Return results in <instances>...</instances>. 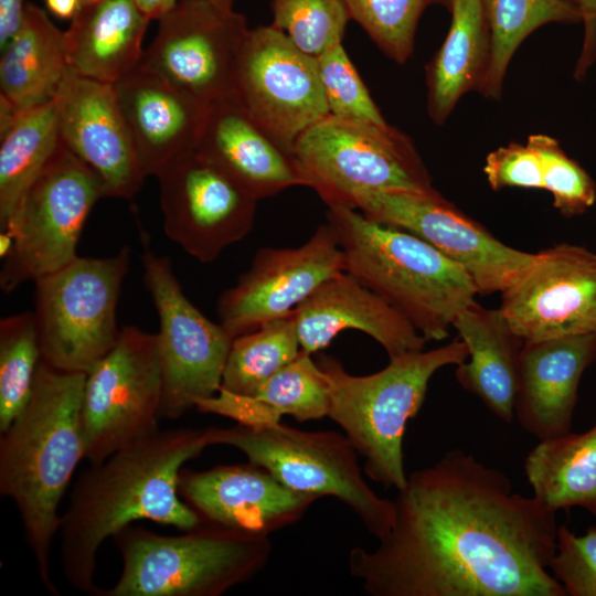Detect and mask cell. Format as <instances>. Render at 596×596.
Here are the masks:
<instances>
[{"instance_id": "f35d334b", "label": "cell", "mask_w": 596, "mask_h": 596, "mask_svg": "<svg viewBox=\"0 0 596 596\" xmlns=\"http://www.w3.org/2000/svg\"><path fill=\"white\" fill-rule=\"evenodd\" d=\"M549 571L566 596H596V526L583 535L566 525L558 526Z\"/></svg>"}, {"instance_id": "8d00e7d4", "label": "cell", "mask_w": 596, "mask_h": 596, "mask_svg": "<svg viewBox=\"0 0 596 596\" xmlns=\"http://www.w3.org/2000/svg\"><path fill=\"white\" fill-rule=\"evenodd\" d=\"M526 142L542 164L543 189L553 196L554 207L566 217L583 214L596 200V184L590 175L547 135L529 136Z\"/></svg>"}, {"instance_id": "f1b7e54d", "label": "cell", "mask_w": 596, "mask_h": 596, "mask_svg": "<svg viewBox=\"0 0 596 596\" xmlns=\"http://www.w3.org/2000/svg\"><path fill=\"white\" fill-rule=\"evenodd\" d=\"M451 22L426 67L427 113L443 125L464 94L478 91L490 60V33L481 0H449Z\"/></svg>"}, {"instance_id": "f546056e", "label": "cell", "mask_w": 596, "mask_h": 596, "mask_svg": "<svg viewBox=\"0 0 596 596\" xmlns=\"http://www.w3.org/2000/svg\"><path fill=\"white\" fill-rule=\"evenodd\" d=\"M524 473L532 496L550 510L578 507L596 515V425L539 440L525 458Z\"/></svg>"}, {"instance_id": "d590c367", "label": "cell", "mask_w": 596, "mask_h": 596, "mask_svg": "<svg viewBox=\"0 0 596 596\" xmlns=\"http://www.w3.org/2000/svg\"><path fill=\"white\" fill-rule=\"evenodd\" d=\"M355 20L391 60L404 64L414 50L418 20L433 0H343Z\"/></svg>"}, {"instance_id": "ba28073f", "label": "cell", "mask_w": 596, "mask_h": 596, "mask_svg": "<svg viewBox=\"0 0 596 596\" xmlns=\"http://www.w3.org/2000/svg\"><path fill=\"white\" fill-rule=\"evenodd\" d=\"M292 157L304 185L328 207L353 209V195L365 191L435 189L412 139L387 123L329 114L297 139Z\"/></svg>"}, {"instance_id": "836d02e7", "label": "cell", "mask_w": 596, "mask_h": 596, "mask_svg": "<svg viewBox=\"0 0 596 596\" xmlns=\"http://www.w3.org/2000/svg\"><path fill=\"white\" fill-rule=\"evenodd\" d=\"M42 356L33 312L0 321V432L25 406Z\"/></svg>"}, {"instance_id": "7bdbcfd3", "label": "cell", "mask_w": 596, "mask_h": 596, "mask_svg": "<svg viewBox=\"0 0 596 596\" xmlns=\"http://www.w3.org/2000/svg\"><path fill=\"white\" fill-rule=\"evenodd\" d=\"M140 11L151 21L160 20L178 2V0H134Z\"/></svg>"}, {"instance_id": "ffe728a7", "label": "cell", "mask_w": 596, "mask_h": 596, "mask_svg": "<svg viewBox=\"0 0 596 596\" xmlns=\"http://www.w3.org/2000/svg\"><path fill=\"white\" fill-rule=\"evenodd\" d=\"M55 98L61 139L99 177L105 198L132 199L146 175L113 84L68 70Z\"/></svg>"}, {"instance_id": "e575fe53", "label": "cell", "mask_w": 596, "mask_h": 596, "mask_svg": "<svg viewBox=\"0 0 596 596\" xmlns=\"http://www.w3.org/2000/svg\"><path fill=\"white\" fill-rule=\"evenodd\" d=\"M272 25L316 57L342 42L350 19L343 0H272Z\"/></svg>"}, {"instance_id": "bcb514c9", "label": "cell", "mask_w": 596, "mask_h": 596, "mask_svg": "<svg viewBox=\"0 0 596 596\" xmlns=\"http://www.w3.org/2000/svg\"><path fill=\"white\" fill-rule=\"evenodd\" d=\"M447 3L449 2V0H445Z\"/></svg>"}, {"instance_id": "1f68e13d", "label": "cell", "mask_w": 596, "mask_h": 596, "mask_svg": "<svg viewBox=\"0 0 596 596\" xmlns=\"http://www.w3.org/2000/svg\"><path fill=\"white\" fill-rule=\"evenodd\" d=\"M490 33V60L478 92L487 98L501 96L509 63L524 39L552 23H579L578 8L570 0H481Z\"/></svg>"}, {"instance_id": "ee69618b", "label": "cell", "mask_w": 596, "mask_h": 596, "mask_svg": "<svg viewBox=\"0 0 596 596\" xmlns=\"http://www.w3.org/2000/svg\"><path fill=\"white\" fill-rule=\"evenodd\" d=\"M47 9L61 19H73L81 1L79 0H45Z\"/></svg>"}, {"instance_id": "52a82bcc", "label": "cell", "mask_w": 596, "mask_h": 596, "mask_svg": "<svg viewBox=\"0 0 596 596\" xmlns=\"http://www.w3.org/2000/svg\"><path fill=\"white\" fill-rule=\"evenodd\" d=\"M207 432L211 446L238 449L249 462L268 470L287 488L319 498H337L377 541L390 532L394 502L380 497L364 480L359 454L344 434L304 430L283 423L207 427Z\"/></svg>"}, {"instance_id": "9c48e42d", "label": "cell", "mask_w": 596, "mask_h": 596, "mask_svg": "<svg viewBox=\"0 0 596 596\" xmlns=\"http://www.w3.org/2000/svg\"><path fill=\"white\" fill-rule=\"evenodd\" d=\"M130 264L124 246L103 258L77 256L35 280L34 319L42 360L87 373L116 344V309Z\"/></svg>"}, {"instance_id": "83f0119b", "label": "cell", "mask_w": 596, "mask_h": 596, "mask_svg": "<svg viewBox=\"0 0 596 596\" xmlns=\"http://www.w3.org/2000/svg\"><path fill=\"white\" fill-rule=\"evenodd\" d=\"M311 355L300 351L294 361L251 396L220 389L215 395L199 400L194 408L251 427L279 424L286 415L298 422L323 418L330 409L329 384Z\"/></svg>"}, {"instance_id": "4fadbf2b", "label": "cell", "mask_w": 596, "mask_h": 596, "mask_svg": "<svg viewBox=\"0 0 596 596\" xmlns=\"http://www.w3.org/2000/svg\"><path fill=\"white\" fill-rule=\"evenodd\" d=\"M352 207L433 245L468 273L480 295L501 294L536 257L500 242L436 189L360 192L353 195Z\"/></svg>"}, {"instance_id": "cb8c5ba5", "label": "cell", "mask_w": 596, "mask_h": 596, "mask_svg": "<svg viewBox=\"0 0 596 596\" xmlns=\"http://www.w3.org/2000/svg\"><path fill=\"white\" fill-rule=\"evenodd\" d=\"M196 151L257 200L304 185L294 157L233 96L209 106Z\"/></svg>"}, {"instance_id": "5bb4252c", "label": "cell", "mask_w": 596, "mask_h": 596, "mask_svg": "<svg viewBox=\"0 0 596 596\" xmlns=\"http://www.w3.org/2000/svg\"><path fill=\"white\" fill-rule=\"evenodd\" d=\"M233 97L291 156L297 139L330 114L317 57L273 25L249 30L237 62Z\"/></svg>"}, {"instance_id": "f6af8a7d", "label": "cell", "mask_w": 596, "mask_h": 596, "mask_svg": "<svg viewBox=\"0 0 596 596\" xmlns=\"http://www.w3.org/2000/svg\"><path fill=\"white\" fill-rule=\"evenodd\" d=\"M205 1H207L209 3H211L212 6H214L215 8L222 11H225V12L234 11L233 10L234 0H205Z\"/></svg>"}, {"instance_id": "8992f818", "label": "cell", "mask_w": 596, "mask_h": 596, "mask_svg": "<svg viewBox=\"0 0 596 596\" xmlns=\"http://www.w3.org/2000/svg\"><path fill=\"white\" fill-rule=\"evenodd\" d=\"M123 570L96 596H221L268 563L269 536L201 522L178 535L127 525L113 538Z\"/></svg>"}, {"instance_id": "4316f807", "label": "cell", "mask_w": 596, "mask_h": 596, "mask_svg": "<svg viewBox=\"0 0 596 596\" xmlns=\"http://www.w3.org/2000/svg\"><path fill=\"white\" fill-rule=\"evenodd\" d=\"M453 328L468 349L456 369L457 382L501 421L514 418L520 353L524 341L514 333L499 308L473 301L455 318Z\"/></svg>"}, {"instance_id": "e0dca14e", "label": "cell", "mask_w": 596, "mask_h": 596, "mask_svg": "<svg viewBox=\"0 0 596 596\" xmlns=\"http://www.w3.org/2000/svg\"><path fill=\"white\" fill-rule=\"evenodd\" d=\"M343 270L344 255L328 223L319 225L298 247H263L236 284L220 296V324L235 338L287 317Z\"/></svg>"}, {"instance_id": "d6a6232c", "label": "cell", "mask_w": 596, "mask_h": 596, "mask_svg": "<svg viewBox=\"0 0 596 596\" xmlns=\"http://www.w3.org/2000/svg\"><path fill=\"white\" fill-rule=\"evenodd\" d=\"M300 351L294 312L240 334L232 340L220 389L251 396Z\"/></svg>"}, {"instance_id": "7c38bea8", "label": "cell", "mask_w": 596, "mask_h": 596, "mask_svg": "<svg viewBox=\"0 0 596 596\" xmlns=\"http://www.w3.org/2000/svg\"><path fill=\"white\" fill-rule=\"evenodd\" d=\"M141 241L142 279L160 323V419H178L219 392L233 338L188 299L171 260L152 252L142 230Z\"/></svg>"}, {"instance_id": "8fae6325", "label": "cell", "mask_w": 596, "mask_h": 596, "mask_svg": "<svg viewBox=\"0 0 596 596\" xmlns=\"http://www.w3.org/2000/svg\"><path fill=\"white\" fill-rule=\"evenodd\" d=\"M162 371L158 333L124 326L86 373L81 426L85 459L96 464L159 429Z\"/></svg>"}, {"instance_id": "5b68a950", "label": "cell", "mask_w": 596, "mask_h": 596, "mask_svg": "<svg viewBox=\"0 0 596 596\" xmlns=\"http://www.w3.org/2000/svg\"><path fill=\"white\" fill-rule=\"evenodd\" d=\"M469 355L460 339L425 351L390 358L372 374L349 373L337 359L321 354L330 393L329 415L364 459L368 477L384 488L400 490L406 482L403 440L407 422L421 409L433 375L459 365Z\"/></svg>"}, {"instance_id": "60d3db41", "label": "cell", "mask_w": 596, "mask_h": 596, "mask_svg": "<svg viewBox=\"0 0 596 596\" xmlns=\"http://www.w3.org/2000/svg\"><path fill=\"white\" fill-rule=\"evenodd\" d=\"M572 1L578 8L584 24L583 44L574 70V77L583 81L596 61V0Z\"/></svg>"}, {"instance_id": "9a60e30c", "label": "cell", "mask_w": 596, "mask_h": 596, "mask_svg": "<svg viewBox=\"0 0 596 596\" xmlns=\"http://www.w3.org/2000/svg\"><path fill=\"white\" fill-rule=\"evenodd\" d=\"M159 21L141 64L172 86L211 105L233 96L245 18L205 0H178Z\"/></svg>"}, {"instance_id": "4dcf8cb0", "label": "cell", "mask_w": 596, "mask_h": 596, "mask_svg": "<svg viewBox=\"0 0 596 596\" xmlns=\"http://www.w3.org/2000/svg\"><path fill=\"white\" fill-rule=\"evenodd\" d=\"M61 143L56 98L21 113L0 132V226Z\"/></svg>"}, {"instance_id": "74e56055", "label": "cell", "mask_w": 596, "mask_h": 596, "mask_svg": "<svg viewBox=\"0 0 596 596\" xmlns=\"http://www.w3.org/2000/svg\"><path fill=\"white\" fill-rule=\"evenodd\" d=\"M317 62L330 115L356 121L386 124L342 42L318 55Z\"/></svg>"}, {"instance_id": "30bf717a", "label": "cell", "mask_w": 596, "mask_h": 596, "mask_svg": "<svg viewBox=\"0 0 596 596\" xmlns=\"http://www.w3.org/2000/svg\"><path fill=\"white\" fill-rule=\"evenodd\" d=\"M100 198L105 191L99 177L61 139L1 230L12 237L2 258L1 290L11 292L74 260L86 219Z\"/></svg>"}, {"instance_id": "d6986e66", "label": "cell", "mask_w": 596, "mask_h": 596, "mask_svg": "<svg viewBox=\"0 0 596 596\" xmlns=\"http://www.w3.org/2000/svg\"><path fill=\"white\" fill-rule=\"evenodd\" d=\"M178 490L201 522L266 536L297 523L319 499L287 488L249 461L200 471L182 468Z\"/></svg>"}, {"instance_id": "7dc6e473", "label": "cell", "mask_w": 596, "mask_h": 596, "mask_svg": "<svg viewBox=\"0 0 596 596\" xmlns=\"http://www.w3.org/2000/svg\"><path fill=\"white\" fill-rule=\"evenodd\" d=\"M570 1H572V0H570ZM572 2H573V1H572Z\"/></svg>"}, {"instance_id": "ac0fdd59", "label": "cell", "mask_w": 596, "mask_h": 596, "mask_svg": "<svg viewBox=\"0 0 596 596\" xmlns=\"http://www.w3.org/2000/svg\"><path fill=\"white\" fill-rule=\"evenodd\" d=\"M499 309L524 342L596 332V253L567 243L536 253Z\"/></svg>"}, {"instance_id": "2e32d148", "label": "cell", "mask_w": 596, "mask_h": 596, "mask_svg": "<svg viewBox=\"0 0 596 596\" xmlns=\"http://www.w3.org/2000/svg\"><path fill=\"white\" fill-rule=\"evenodd\" d=\"M167 236L201 263H211L253 228L257 199L199 151L158 175Z\"/></svg>"}, {"instance_id": "6da1fadb", "label": "cell", "mask_w": 596, "mask_h": 596, "mask_svg": "<svg viewBox=\"0 0 596 596\" xmlns=\"http://www.w3.org/2000/svg\"><path fill=\"white\" fill-rule=\"evenodd\" d=\"M390 532L350 550L370 596H566L550 573L554 511L462 449L407 475Z\"/></svg>"}, {"instance_id": "ab89813d", "label": "cell", "mask_w": 596, "mask_h": 596, "mask_svg": "<svg viewBox=\"0 0 596 596\" xmlns=\"http://www.w3.org/2000/svg\"><path fill=\"white\" fill-rule=\"evenodd\" d=\"M483 171L494 191L510 187L543 189L541 160L528 142H510L491 151L486 158Z\"/></svg>"}, {"instance_id": "603a6c76", "label": "cell", "mask_w": 596, "mask_h": 596, "mask_svg": "<svg viewBox=\"0 0 596 596\" xmlns=\"http://www.w3.org/2000/svg\"><path fill=\"white\" fill-rule=\"evenodd\" d=\"M294 317L301 351L309 354L347 329L372 337L389 358L423 350L427 341L401 312L345 270L327 279Z\"/></svg>"}, {"instance_id": "277c9868", "label": "cell", "mask_w": 596, "mask_h": 596, "mask_svg": "<svg viewBox=\"0 0 596 596\" xmlns=\"http://www.w3.org/2000/svg\"><path fill=\"white\" fill-rule=\"evenodd\" d=\"M327 223L343 252L344 270L427 340H445L456 316L476 301L478 290L468 273L413 233L345 206L328 207Z\"/></svg>"}, {"instance_id": "7402d4cb", "label": "cell", "mask_w": 596, "mask_h": 596, "mask_svg": "<svg viewBox=\"0 0 596 596\" xmlns=\"http://www.w3.org/2000/svg\"><path fill=\"white\" fill-rule=\"evenodd\" d=\"M596 360V332L523 343L518 370L514 417L546 440L571 432L584 371Z\"/></svg>"}, {"instance_id": "d4e9b609", "label": "cell", "mask_w": 596, "mask_h": 596, "mask_svg": "<svg viewBox=\"0 0 596 596\" xmlns=\"http://www.w3.org/2000/svg\"><path fill=\"white\" fill-rule=\"evenodd\" d=\"M150 20L134 0H83L65 31L66 58L79 76L114 84L143 56Z\"/></svg>"}, {"instance_id": "3957f363", "label": "cell", "mask_w": 596, "mask_h": 596, "mask_svg": "<svg viewBox=\"0 0 596 596\" xmlns=\"http://www.w3.org/2000/svg\"><path fill=\"white\" fill-rule=\"evenodd\" d=\"M85 380L86 373L62 371L41 359L25 406L0 432V493L14 502L39 577L55 596L51 550L61 528V500L85 458Z\"/></svg>"}, {"instance_id": "44dd1931", "label": "cell", "mask_w": 596, "mask_h": 596, "mask_svg": "<svg viewBox=\"0 0 596 596\" xmlns=\"http://www.w3.org/2000/svg\"><path fill=\"white\" fill-rule=\"evenodd\" d=\"M113 86L146 177L196 150L210 105L141 63Z\"/></svg>"}, {"instance_id": "484cf974", "label": "cell", "mask_w": 596, "mask_h": 596, "mask_svg": "<svg viewBox=\"0 0 596 596\" xmlns=\"http://www.w3.org/2000/svg\"><path fill=\"white\" fill-rule=\"evenodd\" d=\"M68 70L65 32L28 2L21 26L1 49L0 123L54 99Z\"/></svg>"}, {"instance_id": "b9f144b4", "label": "cell", "mask_w": 596, "mask_h": 596, "mask_svg": "<svg viewBox=\"0 0 596 596\" xmlns=\"http://www.w3.org/2000/svg\"><path fill=\"white\" fill-rule=\"evenodd\" d=\"M26 4V0H0V49L21 26Z\"/></svg>"}, {"instance_id": "7a4b0ae2", "label": "cell", "mask_w": 596, "mask_h": 596, "mask_svg": "<svg viewBox=\"0 0 596 596\" xmlns=\"http://www.w3.org/2000/svg\"><path fill=\"white\" fill-rule=\"evenodd\" d=\"M209 446L207 428H159L81 473L60 528L63 574L72 587L96 595L99 547L135 521L182 531L201 523L181 499L178 485L183 465Z\"/></svg>"}]
</instances>
